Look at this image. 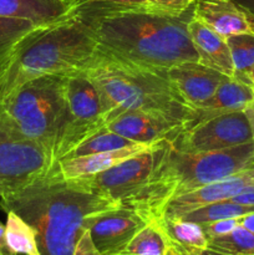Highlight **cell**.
<instances>
[{
	"label": "cell",
	"instance_id": "cell-1",
	"mask_svg": "<svg viewBox=\"0 0 254 255\" xmlns=\"http://www.w3.org/2000/svg\"><path fill=\"white\" fill-rule=\"evenodd\" d=\"M85 24L97 50L125 62L168 70L187 61H199L188 31L193 5L182 14L151 5L87 1L72 9Z\"/></svg>",
	"mask_w": 254,
	"mask_h": 255
},
{
	"label": "cell",
	"instance_id": "cell-2",
	"mask_svg": "<svg viewBox=\"0 0 254 255\" xmlns=\"http://www.w3.org/2000/svg\"><path fill=\"white\" fill-rule=\"evenodd\" d=\"M119 206L82 179L64 178L56 166L29 183L0 192V207L34 228L41 255H72L86 231L85 221Z\"/></svg>",
	"mask_w": 254,
	"mask_h": 255
},
{
	"label": "cell",
	"instance_id": "cell-3",
	"mask_svg": "<svg viewBox=\"0 0 254 255\" xmlns=\"http://www.w3.org/2000/svg\"><path fill=\"white\" fill-rule=\"evenodd\" d=\"M96 52V42L72 10L37 25L0 49V102L31 80L81 71Z\"/></svg>",
	"mask_w": 254,
	"mask_h": 255
},
{
	"label": "cell",
	"instance_id": "cell-4",
	"mask_svg": "<svg viewBox=\"0 0 254 255\" xmlns=\"http://www.w3.org/2000/svg\"><path fill=\"white\" fill-rule=\"evenodd\" d=\"M81 71L99 92L105 121L129 110L153 112L189 125L197 117L172 86L167 70H154L115 59L97 50Z\"/></svg>",
	"mask_w": 254,
	"mask_h": 255
},
{
	"label": "cell",
	"instance_id": "cell-5",
	"mask_svg": "<svg viewBox=\"0 0 254 255\" xmlns=\"http://www.w3.org/2000/svg\"><path fill=\"white\" fill-rule=\"evenodd\" d=\"M254 167L253 142L207 152H183L169 142L149 188L132 209L147 222L159 219L171 198Z\"/></svg>",
	"mask_w": 254,
	"mask_h": 255
},
{
	"label": "cell",
	"instance_id": "cell-6",
	"mask_svg": "<svg viewBox=\"0 0 254 255\" xmlns=\"http://www.w3.org/2000/svg\"><path fill=\"white\" fill-rule=\"evenodd\" d=\"M67 75L31 80L0 102L2 117L20 134L42 144L51 156L66 112Z\"/></svg>",
	"mask_w": 254,
	"mask_h": 255
},
{
	"label": "cell",
	"instance_id": "cell-7",
	"mask_svg": "<svg viewBox=\"0 0 254 255\" xmlns=\"http://www.w3.org/2000/svg\"><path fill=\"white\" fill-rule=\"evenodd\" d=\"M106 127L99 92L84 71H74L66 79V112L52 147L56 166L81 142Z\"/></svg>",
	"mask_w": 254,
	"mask_h": 255
},
{
	"label": "cell",
	"instance_id": "cell-8",
	"mask_svg": "<svg viewBox=\"0 0 254 255\" xmlns=\"http://www.w3.org/2000/svg\"><path fill=\"white\" fill-rule=\"evenodd\" d=\"M169 141L159 142L89 178H81L92 191L132 208L153 182Z\"/></svg>",
	"mask_w": 254,
	"mask_h": 255
},
{
	"label": "cell",
	"instance_id": "cell-9",
	"mask_svg": "<svg viewBox=\"0 0 254 255\" xmlns=\"http://www.w3.org/2000/svg\"><path fill=\"white\" fill-rule=\"evenodd\" d=\"M52 167L50 151L20 134L0 114V192L29 183Z\"/></svg>",
	"mask_w": 254,
	"mask_h": 255
},
{
	"label": "cell",
	"instance_id": "cell-10",
	"mask_svg": "<svg viewBox=\"0 0 254 255\" xmlns=\"http://www.w3.org/2000/svg\"><path fill=\"white\" fill-rule=\"evenodd\" d=\"M253 142L244 111L227 112L202 119L187 126L172 142L183 152H207L231 148Z\"/></svg>",
	"mask_w": 254,
	"mask_h": 255
},
{
	"label": "cell",
	"instance_id": "cell-11",
	"mask_svg": "<svg viewBox=\"0 0 254 255\" xmlns=\"http://www.w3.org/2000/svg\"><path fill=\"white\" fill-rule=\"evenodd\" d=\"M147 223L134 209L119 206L89 217L85 228L102 255H120Z\"/></svg>",
	"mask_w": 254,
	"mask_h": 255
},
{
	"label": "cell",
	"instance_id": "cell-12",
	"mask_svg": "<svg viewBox=\"0 0 254 255\" xmlns=\"http://www.w3.org/2000/svg\"><path fill=\"white\" fill-rule=\"evenodd\" d=\"M106 127L136 143L154 144L173 142L186 128V124L153 112L129 110L107 122Z\"/></svg>",
	"mask_w": 254,
	"mask_h": 255
},
{
	"label": "cell",
	"instance_id": "cell-13",
	"mask_svg": "<svg viewBox=\"0 0 254 255\" xmlns=\"http://www.w3.org/2000/svg\"><path fill=\"white\" fill-rule=\"evenodd\" d=\"M193 17L223 37L254 35V12L238 0H196Z\"/></svg>",
	"mask_w": 254,
	"mask_h": 255
},
{
	"label": "cell",
	"instance_id": "cell-14",
	"mask_svg": "<svg viewBox=\"0 0 254 255\" xmlns=\"http://www.w3.org/2000/svg\"><path fill=\"white\" fill-rule=\"evenodd\" d=\"M167 76L181 99L197 111L213 97L223 74L197 61H187L167 70Z\"/></svg>",
	"mask_w": 254,
	"mask_h": 255
},
{
	"label": "cell",
	"instance_id": "cell-15",
	"mask_svg": "<svg viewBox=\"0 0 254 255\" xmlns=\"http://www.w3.org/2000/svg\"><path fill=\"white\" fill-rule=\"evenodd\" d=\"M249 184H254V167L222 181L173 197L167 202L162 216L181 217L187 212L201 208L207 204L231 199Z\"/></svg>",
	"mask_w": 254,
	"mask_h": 255
},
{
	"label": "cell",
	"instance_id": "cell-16",
	"mask_svg": "<svg viewBox=\"0 0 254 255\" xmlns=\"http://www.w3.org/2000/svg\"><path fill=\"white\" fill-rule=\"evenodd\" d=\"M188 31L199 57V64L217 70L227 76H234L233 61L227 39L192 16Z\"/></svg>",
	"mask_w": 254,
	"mask_h": 255
},
{
	"label": "cell",
	"instance_id": "cell-17",
	"mask_svg": "<svg viewBox=\"0 0 254 255\" xmlns=\"http://www.w3.org/2000/svg\"><path fill=\"white\" fill-rule=\"evenodd\" d=\"M156 144V143H154ZM153 144H134L116 151L102 152V153L89 154V156L75 157V158L61 159L56 164L57 171L66 179L89 178L102 171L116 166L120 162L144 151Z\"/></svg>",
	"mask_w": 254,
	"mask_h": 255
},
{
	"label": "cell",
	"instance_id": "cell-18",
	"mask_svg": "<svg viewBox=\"0 0 254 255\" xmlns=\"http://www.w3.org/2000/svg\"><path fill=\"white\" fill-rule=\"evenodd\" d=\"M153 222L159 227L167 244L174 253L202 255L208 249V238L201 224L169 216H162Z\"/></svg>",
	"mask_w": 254,
	"mask_h": 255
},
{
	"label": "cell",
	"instance_id": "cell-19",
	"mask_svg": "<svg viewBox=\"0 0 254 255\" xmlns=\"http://www.w3.org/2000/svg\"><path fill=\"white\" fill-rule=\"evenodd\" d=\"M254 101V89L236 77L223 75L213 97L202 109L197 110V117L187 126L202 119L227 112L244 111ZM186 126V127H187Z\"/></svg>",
	"mask_w": 254,
	"mask_h": 255
},
{
	"label": "cell",
	"instance_id": "cell-20",
	"mask_svg": "<svg viewBox=\"0 0 254 255\" xmlns=\"http://www.w3.org/2000/svg\"><path fill=\"white\" fill-rule=\"evenodd\" d=\"M71 10L66 0H0L1 16L29 20L35 25L57 21Z\"/></svg>",
	"mask_w": 254,
	"mask_h": 255
},
{
	"label": "cell",
	"instance_id": "cell-21",
	"mask_svg": "<svg viewBox=\"0 0 254 255\" xmlns=\"http://www.w3.org/2000/svg\"><path fill=\"white\" fill-rule=\"evenodd\" d=\"M5 243L14 255H41L34 228L15 212H6Z\"/></svg>",
	"mask_w": 254,
	"mask_h": 255
},
{
	"label": "cell",
	"instance_id": "cell-22",
	"mask_svg": "<svg viewBox=\"0 0 254 255\" xmlns=\"http://www.w3.org/2000/svg\"><path fill=\"white\" fill-rule=\"evenodd\" d=\"M226 39L231 50L232 61H233V77L253 87L252 74L254 71V35H232Z\"/></svg>",
	"mask_w": 254,
	"mask_h": 255
},
{
	"label": "cell",
	"instance_id": "cell-23",
	"mask_svg": "<svg viewBox=\"0 0 254 255\" xmlns=\"http://www.w3.org/2000/svg\"><path fill=\"white\" fill-rule=\"evenodd\" d=\"M253 212L254 207L242 206V204L234 203L231 199H226V201L214 202V203L207 204L201 208L187 212L179 218L198 224H206L214 221H221V219L241 218V217L253 213Z\"/></svg>",
	"mask_w": 254,
	"mask_h": 255
},
{
	"label": "cell",
	"instance_id": "cell-24",
	"mask_svg": "<svg viewBox=\"0 0 254 255\" xmlns=\"http://www.w3.org/2000/svg\"><path fill=\"white\" fill-rule=\"evenodd\" d=\"M138 144L136 142L131 141V139L125 138L121 134L116 133V132L111 131L107 127L100 129L91 137L85 139L84 142L79 144L75 149H72L64 159L66 158H75V157H82L89 156V154L95 153H102V152H110L116 151V149L126 148V147L134 146Z\"/></svg>",
	"mask_w": 254,
	"mask_h": 255
},
{
	"label": "cell",
	"instance_id": "cell-25",
	"mask_svg": "<svg viewBox=\"0 0 254 255\" xmlns=\"http://www.w3.org/2000/svg\"><path fill=\"white\" fill-rule=\"evenodd\" d=\"M168 244L156 222H148L120 255H164Z\"/></svg>",
	"mask_w": 254,
	"mask_h": 255
},
{
	"label": "cell",
	"instance_id": "cell-26",
	"mask_svg": "<svg viewBox=\"0 0 254 255\" xmlns=\"http://www.w3.org/2000/svg\"><path fill=\"white\" fill-rule=\"evenodd\" d=\"M208 249L227 255H254V233L238 226L226 236L208 239Z\"/></svg>",
	"mask_w": 254,
	"mask_h": 255
},
{
	"label": "cell",
	"instance_id": "cell-27",
	"mask_svg": "<svg viewBox=\"0 0 254 255\" xmlns=\"http://www.w3.org/2000/svg\"><path fill=\"white\" fill-rule=\"evenodd\" d=\"M35 26L37 25L29 20L15 19V17L0 15V49L11 44L12 41L26 34L27 31L34 29Z\"/></svg>",
	"mask_w": 254,
	"mask_h": 255
},
{
	"label": "cell",
	"instance_id": "cell-28",
	"mask_svg": "<svg viewBox=\"0 0 254 255\" xmlns=\"http://www.w3.org/2000/svg\"><path fill=\"white\" fill-rule=\"evenodd\" d=\"M203 228L204 233H206L207 238H217V237L226 236V234L231 233L232 231L239 226V218H228V219H221V221H214L211 223L201 224Z\"/></svg>",
	"mask_w": 254,
	"mask_h": 255
},
{
	"label": "cell",
	"instance_id": "cell-29",
	"mask_svg": "<svg viewBox=\"0 0 254 255\" xmlns=\"http://www.w3.org/2000/svg\"><path fill=\"white\" fill-rule=\"evenodd\" d=\"M151 6L157 7L159 10L173 12V14H182L187 11L193 5L189 0H147Z\"/></svg>",
	"mask_w": 254,
	"mask_h": 255
},
{
	"label": "cell",
	"instance_id": "cell-30",
	"mask_svg": "<svg viewBox=\"0 0 254 255\" xmlns=\"http://www.w3.org/2000/svg\"><path fill=\"white\" fill-rule=\"evenodd\" d=\"M72 255H102L99 252V249L95 247L94 242H92L90 232L85 231L82 236L80 237L79 242H77L76 247H75L74 254Z\"/></svg>",
	"mask_w": 254,
	"mask_h": 255
},
{
	"label": "cell",
	"instance_id": "cell-31",
	"mask_svg": "<svg viewBox=\"0 0 254 255\" xmlns=\"http://www.w3.org/2000/svg\"><path fill=\"white\" fill-rule=\"evenodd\" d=\"M231 201L242 206L254 207V184H249L246 188L242 189L238 194L232 197Z\"/></svg>",
	"mask_w": 254,
	"mask_h": 255
},
{
	"label": "cell",
	"instance_id": "cell-32",
	"mask_svg": "<svg viewBox=\"0 0 254 255\" xmlns=\"http://www.w3.org/2000/svg\"><path fill=\"white\" fill-rule=\"evenodd\" d=\"M239 226L246 228L247 231L254 233V212L253 213H249L241 217V218H239Z\"/></svg>",
	"mask_w": 254,
	"mask_h": 255
},
{
	"label": "cell",
	"instance_id": "cell-33",
	"mask_svg": "<svg viewBox=\"0 0 254 255\" xmlns=\"http://www.w3.org/2000/svg\"><path fill=\"white\" fill-rule=\"evenodd\" d=\"M89 1H105L121 5H149L147 0H89Z\"/></svg>",
	"mask_w": 254,
	"mask_h": 255
},
{
	"label": "cell",
	"instance_id": "cell-34",
	"mask_svg": "<svg viewBox=\"0 0 254 255\" xmlns=\"http://www.w3.org/2000/svg\"><path fill=\"white\" fill-rule=\"evenodd\" d=\"M244 114H246L247 119L249 121V126H251L252 131V139H253V146H254V101L244 110Z\"/></svg>",
	"mask_w": 254,
	"mask_h": 255
},
{
	"label": "cell",
	"instance_id": "cell-35",
	"mask_svg": "<svg viewBox=\"0 0 254 255\" xmlns=\"http://www.w3.org/2000/svg\"><path fill=\"white\" fill-rule=\"evenodd\" d=\"M0 253H10L5 243V226L0 222Z\"/></svg>",
	"mask_w": 254,
	"mask_h": 255
},
{
	"label": "cell",
	"instance_id": "cell-36",
	"mask_svg": "<svg viewBox=\"0 0 254 255\" xmlns=\"http://www.w3.org/2000/svg\"><path fill=\"white\" fill-rule=\"evenodd\" d=\"M239 2L244 4L247 7H249V9L254 12V0H239Z\"/></svg>",
	"mask_w": 254,
	"mask_h": 255
},
{
	"label": "cell",
	"instance_id": "cell-37",
	"mask_svg": "<svg viewBox=\"0 0 254 255\" xmlns=\"http://www.w3.org/2000/svg\"><path fill=\"white\" fill-rule=\"evenodd\" d=\"M66 1L69 2V4L72 6V9H74L75 6H77V5L80 4H84V2L89 1V0H66Z\"/></svg>",
	"mask_w": 254,
	"mask_h": 255
},
{
	"label": "cell",
	"instance_id": "cell-38",
	"mask_svg": "<svg viewBox=\"0 0 254 255\" xmlns=\"http://www.w3.org/2000/svg\"><path fill=\"white\" fill-rule=\"evenodd\" d=\"M202 255H227V254H222V253H217V252H213V251H209V249H207L206 252H204Z\"/></svg>",
	"mask_w": 254,
	"mask_h": 255
},
{
	"label": "cell",
	"instance_id": "cell-39",
	"mask_svg": "<svg viewBox=\"0 0 254 255\" xmlns=\"http://www.w3.org/2000/svg\"><path fill=\"white\" fill-rule=\"evenodd\" d=\"M164 255H178V254H177V253H174V252L172 251V249L169 248V247H168V249H167L166 254H164Z\"/></svg>",
	"mask_w": 254,
	"mask_h": 255
},
{
	"label": "cell",
	"instance_id": "cell-40",
	"mask_svg": "<svg viewBox=\"0 0 254 255\" xmlns=\"http://www.w3.org/2000/svg\"><path fill=\"white\" fill-rule=\"evenodd\" d=\"M252 84H253V87H254V71L253 74H252Z\"/></svg>",
	"mask_w": 254,
	"mask_h": 255
},
{
	"label": "cell",
	"instance_id": "cell-41",
	"mask_svg": "<svg viewBox=\"0 0 254 255\" xmlns=\"http://www.w3.org/2000/svg\"><path fill=\"white\" fill-rule=\"evenodd\" d=\"M0 255H14V254H11V253H0Z\"/></svg>",
	"mask_w": 254,
	"mask_h": 255
},
{
	"label": "cell",
	"instance_id": "cell-42",
	"mask_svg": "<svg viewBox=\"0 0 254 255\" xmlns=\"http://www.w3.org/2000/svg\"><path fill=\"white\" fill-rule=\"evenodd\" d=\"M189 1H191V2H194V1H196V0H189Z\"/></svg>",
	"mask_w": 254,
	"mask_h": 255
}]
</instances>
